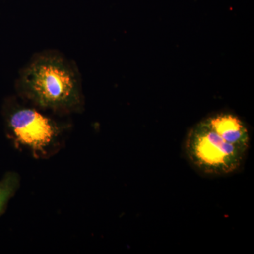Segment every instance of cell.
<instances>
[{"mask_svg": "<svg viewBox=\"0 0 254 254\" xmlns=\"http://www.w3.org/2000/svg\"><path fill=\"white\" fill-rule=\"evenodd\" d=\"M28 104L16 103L10 108L6 118L8 132L15 143L36 154H45L58 141L63 127L40 108Z\"/></svg>", "mask_w": 254, "mask_h": 254, "instance_id": "cell-3", "label": "cell"}, {"mask_svg": "<svg viewBox=\"0 0 254 254\" xmlns=\"http://www.w3.org/2000/svg\"><path fill=\"white\" fill-rule=\"evenodd\" d=\"M16 88L23 100L43 110L71 113L83 108L77 66L57 50H43L33 55L20 71Z\"/></svg>", "mask_w": 254, "mask_h": 254, "instance_id": "cell-1", "label": "cell"}, {"mask_svg": "<svg viewBox=\"0 0 254 254\" xmlns=\"http://www.w3.org/2000/svg\"><path fill=\"white\" fill-rule=\"evenodd\" d=\"M18 174L9 172L0 181V213L3 211L9 200L12 198L19 186Z\"/></svg>", "mask_w": 254, "mask_h": 254, "instance_id": "cell-5", "label": "cell"}, {"mask_svg": "<svg viewBox=\"0 0 254 254\" xmlns=\"http://www.w3.org/2000/svg\"><path fill=\"white\" fill-rule=\"evenodd\" d=\"M204 121L224 141L247 153L250 145V132L238 117L221 113L209 117Z\"/></svg>", "mask_w": 254, "mask_h": 254, "instance_id": "cell-4", "label": "cell"}, {"mask_svg": "<svg viewBox=\"0 0 254 254\" xmlns=\"http://www.w3.org/2000/svg\"><path fill=\"white\" fill-rule=\"evenodd\" d=\"M185 149L191 165L210 175L235 173L242 166L246 155L245 152L224 141L204 120L189 131Z\"/></svg>", "mask_w": 254, "mask_h": 254, "instance_id": "cell-2", "label": "cell"}]
</instances>
